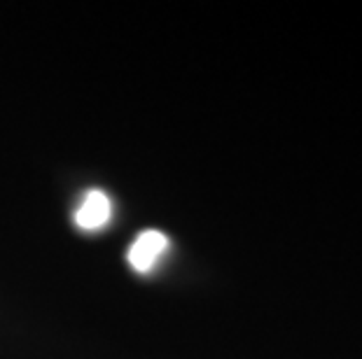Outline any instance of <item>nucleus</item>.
Listing matches in <instances>:
<instances>
[{"label":"nucleus","instance_id":"f257e3e1","mask_svg":"<svg viewBox=\"0 0 362 359\" xmlns=\"http://www.w3.org/2000/svg\"><path fill=\"white\" fill-rule=\"evenodd\" d=\"M168 245H171V241L166 233L157 231V229H148V231L138 233L136 241L129 245L127 262L136 273L145 276V273L155 271L157 262L168 252Z\"/></svg>","mask_w":362,"mask_h":359},{"label":"nucleus","instance_id":"f03ea898","mask_svg":"<svg viewBox=\"0 0 362 359\" xmlns=\"http://www.w3.org/2000/svg\"><path fill=\"white\" fill-rule=\"evenodd\" d=\"M110 219H112V201L103 189H89L73 212L75 226L84 233L103 231L110 224Z\"/></svg>","mask_w":362,"mask_h":359}]
</instances>
